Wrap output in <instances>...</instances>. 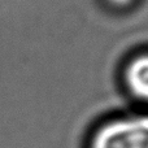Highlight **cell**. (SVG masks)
I'll return each instance as SVG.
<instances>
[{
    "mask_svg": "<svg viewBox=\"0 0 148 148\" xmlns=\"http://www.w3.org/2000/svg\"><path fill=\"white\" fill-rule=\"evenodd\" d=\"M87 148H148V116H123L99 125Z\"/></svg>",
    "mask_w": 148,
    "mask_h": 148,
    "instance_id": "6da1fadb",
    "label": "cell"
},
{
    "mask_svg": "<svg viewBox=\"0 0 148 148\" xmlns=\"http://www.w3.org/2000/svg\"><path fill=\"white\" fill-rule=\"evenodd\" d=\"M122 82L131 97L148 103V52L134 55L122 69Z\"/></svg>",
    "mask_w": 148,
    "mask_h": 148,
    "instance_id": "7a4b0ae2",
    "label": "cell"
},
{
    "mask_svg": "<svg viewBox=\"0 0 148 148\" xmlns=\"http://www.w3.org/2000/svg\"><path fill=\"white\" fill-rule=\"evenodd\" d=\"M108 7L114 8V9H125V8L130 7L135 0H103Z\"/></svg>",
    "mask_w": 148,
    "mask_h": 148,
    "instance_id": "3957f363",
    "label": "cell"
}]
</instances>
